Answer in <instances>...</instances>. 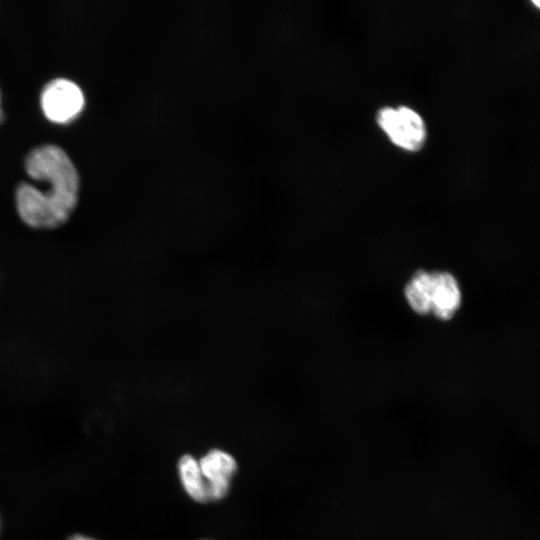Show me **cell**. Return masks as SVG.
<instances>
[{"label":"cell","mask_w":540,"mask_h":540,"mask_svg":"<svg viewBox=\"0 0 540 540\" xmlns=\"http://www.w3.org/2000/svg\"><path fill=\"white\" fill-rule=\"evenodd\" d=\"M534 4H535L538 8H540V1H534Z\"/></svg>","instance_id":"cell-9"},{"label":"cell","mask_w":540,"mask_h":540,"mask_svg":"<svg viewBox=\"0 0 540 540\" xmlns=\"http://www.w3.org/2000/svg\"><path fill=\"white\" fill-rule=\"evenodd\" d=\"M198 462L209 490L210 500L223 499L237 470L233 456L221 449H212Z\"/></svg>","instance_id":"cell-4"},{"label":"cell","mask_w":540,"mask_h":540,"mask_svg":"<svg viewBox=\"0 0 540 540\" xmlns=\"http://www.w3.org/2000/svg\"><path fill=\"white\" fill-rule=\"evenodd\" d=\"M25 169L30 178L50 188L42 191L30 183L18 185L16 208L21 220L40 230L63 225L76 207L79 192L78 172L69 156L56 145H43L29 152Z\"/></svg>","instance_id":"cell-1"},{"label":"cell","mask_w":540,"mask_h":540,"mask_svg":"<svg viewBox=\"0 0 540 540\" xmlns=\"http://www.w3.org/2000/svg\"><path fill=\"white\" fill-rule=\"evenodd\" d=\"M0 103H1V99H0ZM2 120V110H1V106H0V122Z\"/></svg>","instance_id":"cell-10"},{"label":"cell","mask_w":540,"mask_h":540,"mask_svg":"<svg viewBox=\"0 0 540 540\" xmlns=\"http://www.w3.org/2000/svg\"><path fill=\"white\" fill-rule=\"evenodd\" d=\"M431 275V314L440 320H450L462 302L458 281L445 271H432Z\"/></svg>","instance_id":"cell-5"},{"label":"cell","mask_w":540,"mask_h":540,"mask_svg":"<svg viewBox=\"0 0 540 540\" xmlns=\"http://www.w3.org/2000/svg\"><path fill=\"white\" fill-rule=\"evenodd\" d=\"M431 272L419 270L413 274L404 289L410 308L419 315L431 313Z\"/></svg>","instance_id":"cell-7"},{"label":"cell","mask_w":540,"mask_h":540,"mask_svg":"<svg viewBox=\"0 0 540 540\" xmlns=\"http://www.w3.org/2000/svg\"><path fill=\"white\" fill-rule=\"evenodd\" d=\"M84 106L80 87L67 79H54L41 94V107L47 119L64 124L72 121Z\"/></svg>","instance_id":"cell-3"},{"label":"cell","mask_w":540,"mask_h":540,"mask_svg":"<svg viewBox=\"0 0 540 540\" xmlns=\"http://www.w3.org/2000/svg\"><path fill=\"white\" fill-rule=\"evenodd\" d=\"M377 122L390 140L405 150L416 151L425 142L424 121L409 107L382 108L377 114Z\"/></svg>","instance_id":"cell-2"},{"label":"cell","mask_w":540,"mask_h":540,"mask_svg":"<svg viewBox=\"0 0 540 540\" xmlns=\"http://www.w3.org/2000/svg\"><path fill=\"white\" fill-rule=\"evenodd\" d=\"M178 473L184 490L193 500L200 503L211 501L199 462L193 456L186 454L179 459Z\"/></svg>","instance_id":"cell-6"},{"label":"cell","mask_w":540,"mask_h":540,"mask_svg":"<svg viewBox=\"0 0 540 540\" xmlns=\"http://www.w3.org/2000/svg\"><path fill=\"white\" fill-rule=\"evenodd\" d=\"M67 540H96V539L82 535V534H74V535H71Z\"/></svg>","instance_id":"cell-8"}]
</instances>
